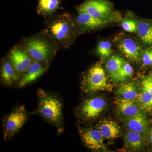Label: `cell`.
Listing matches in <instances>:
<instances>
[{
  "label": "cell",
  "mask_w": 152,
  "mask_h": 152,
  "mask_svg": "<svg viewBox=\"0 0 152 152\" xmlns=\"http://www.w3.org/2000/svg\"><path fill=\"white\" fill-rule=\"evenodd\" d=\"M48 18L44 32L59 49H69L79 31L75 20L68 13L52 15Z\"/></svg>",
  "instance_id": "obj_1"
},
{
  "label": "cell",
  "mask_w": 152,
  "mask_h": 152,
  "mask_svg": "<svg viewBox=\"0 0 152 152\" xmlns=\"http://www.w3.org/2000/svg\"><path fill=\"white\" fill-rule=\"evenodd\" d=\"M21 45L33 60L48 64L59 49L44 31L24 39Z\"/></svg>",
  "instance_id": "obj_2"
},
{
  "label": "cell",
  "mask_w": 152,
  "mask_h": 152,
  "mask_svg": "<svg viewBox=\"0 0 152 152\" xmlns=\"http://www.w3.org/2000/svg\"><path fill=\"white\" fill-rule=\"evenodd\" d=\"M38 111L49 122L60 126L62 121V104L56 96L39 89L38 92Z\"/></svg>",
  "instance_id": "obj_3"
},
{
  "label": "cell",
  "mask_w": 152,
  "mask_h": 152,
  "mask_svg": "<svg viewBox=\"0 0 152 152\" xmlns=\"http://www.w3.org/2000/svg\"><path fill=\"white\" fill-rule=\"evenodd\" d=\"M78 12L86 13L97 18L116 21L118 17L113 11V6L107 0H89L80 5L77 8Z\"/></svg>",
  "instance_id": "obj_4"
},
{
  "label": "cell",
  "mask_w": 152,
  "mask_h": 152,
  "mask_svg": "<svg viewBox=\"0 0 152 152\" xmlns=\"http://www.w3.org/2000/svg\"><path fill=\"white\" fill-rule=\"evenodd\" d=\"M82 89L86 93L104 91L109 88L107 77L102 65L99 63L92 67L84 77Z\"/></svg>",
  "instance_id": "obj_5"
},
{
  "label": "cell",
  "mask_w": 152,
  "mask_h": 152,
  "mask_svg": "<svg viewBox=\"0 0 152 152\" xmlns=\"http://www.w3.org/2000/svg\"><path fill=\"white\" fill-rule=\"evenodd\" d=\"M28 113L24 105L18 106L3 120V137L5 140L12 138L26 121Z\"/></svg>",
  "instance_id": "obj_6"
},
{
  "label": "cell",
  "mask_w": 152,
  "mask_h": 152,
  "mask_svg": "<svg viewBox=\"0 0 152 152\" xmlns=\"http://www.w3.org/2000/svg\"><path fill=\"white\" fill-rule=\"evenodd\" d=\"M8 59L21 76L27 69L33 61L21 45L15 46L11 50Z\"/></svg>",
  "instance_id": "obj_7"
},
{
  "label": "cell",
  "mask_w": 152,
  "mask_h": 152,
  "mask_svg": "<svg viewBox=\"0 0 152 152\" xmlns=\"http://www.w3.org/2000/svg\"><path fill=\"white\" fill-rule=\"evenodd\" d=\"M107 103L103 98L96 97L83 102L79 112L83 119L89 121L97 118L105 108Z\"/></svg>",
  "instance_id": "obj_8"
},
{
  "label": "cell",
  "mask_w": 152,
  "mask_h": 152,
  "mask_svg": "<svg viewBox=\"0 0 152 152\" xmlns=\"http://www.w3.org/2000/svg\"><path fill=\"white\" fill-rule=\"evenodd\" d=\"M49 66L48 63L33 60L27 69L21 76L19 88H23L36 81L46 72Z\"/></svg>",
  "instance_id": "obj_9"
},
{
  "label": "cell",
  "mask_w": 152,
  "mask_h": 152,
  "mask_svg": "<svg viewBox=\"0 0 152 152\" xmlns=\"http://www.w3.org/2000/svg\"><path fill=\"white\" fill-rule=\"evenodd\" d=\"M116 42L118 49L127 58L133 61L140 60L142 55L140 47L134 40L123 37L118 38Z\"/></svg>",
  "instance_id": "obj_10"
},
{
  "label": "cell",
  "mask_w": 152,
  "mask_h": 152,
  "mask_svg": "<svg viewBox=\"0 0 152 152\" xmlns=\"http://www.w3.org/2000/svg\"><path fill=\"white\" fill-rule=\"evenodd\" d=\"M75 22L79 31L81 32L94 31L111 22L108 20L95 18L89 14L83 12H78Z\"/></svg>",
  "instance_id": "obj_11"
},
{
  "label": "cell",
  "mask_w": 152,
  "mask_h": 152,
  "mask_svg": "<svg viewBox=\"0 0 152 152\" xmlns=\"http://www.w3.org/2000/svg\"><path fill=\"white\" fill-rule=\"evenodd\" d=\"M82 141L91 150L104 149V137L99 129H86L80 130Z\"/></svg>",
  "instance_id": "obj_12"
},
{
  "label": "cell",
  "mask_w": 152,
  "mask_h": 152,
  "mask_svg": "<svg viewBox=\"0 0 152 152\" xmlns=\"http://www.w3.org/2000/svg\"><path fill=\"white\" fill-rule=\"evenodd\" d=\"M125 124L129 130L140 133L143 136L148 134V121L144 112L126 118Z\"/></svg>",
  "instance_id": "obj_13"
},
{
  "label": "cell",
  "mask_w": 152,
  "mask_h": 152,
  "mask_svg": "<svg viewBox=\"0 0 152 152\" xmlns=\"http://www.w3.org/2000/svg\"><path fill=\"white\" fill-rule=\"evenodd\" d=\"M21 75L12 65L8 59H3L1 63V81L3 85L11 86L15 83H19Z\"/></svg>",
  "instance_id": "obj_14"
},
{
  "label": "cell",
  "mask_w": 152,
  "mask_h": 152,
  "mask_svg": "<svg viewBox=\"0 0 152 152\" xmlns=\"http://www.w3.org/2000/svg\"><path fill=\"white\" fill-rule=\"evenodd\" d=\"M115 104L118 111L126 118L143 112L140 108L136 101L125 99L121 98L115 101Z\"/></svg>",
  "instance_id": "obj_15"
},
{
  "label": "cell",
  "mask_w": 152,
  "mask_h": 152,
  "mask_svg": "<svg viewBox=\"0 0 152 152\" xmlns=\"http://www.w3.org/2000/svg\"><path fill=\"white\" fill-rule=\"evenodd\" d=\"M124 142L128 148L132 151H140L145 147L143 136L134 131L130 130L126 133Z\"/></svg>",
  "instance_id": "obj_16"
},
{
  "label": "cell",
  "mask_w": 152,
  "mask_h": 152,
  "mask_svg": "<svg viewBox=\"0 0 152 152\" xmlns=\"http://www.w3.org/2000/svg\"><path fill=\"white\" fill-rule=\"evenodd\" d=\"M62 0H39L38 14L45 18L53 15L59 7Z\"/></svg>",
  "instance_id": "obj_17"
},
{
  "label": "cell",
  "mask_w": 152,
  "mask_h": 152,
  "mask_svg": "<svg viewBox=\"0 0 152 152\" xmlns=\"http://www.w3.org/2000/svg\"><path fill=\"white\" fill-rule=\"evenodd\" d=\"M99 129L100 130L104 138L114 139L119 134L121 128L115 122L112 120H104L99 125Z\"/></svg>",
  "instance_id": "obj_18"
},
{
  "label": "cell",
  "mask_w": 152,
  "mask_h": 152,
  "mask_svg": "<svg viewBox=\"0 0 152 152\" xmlns=\"http://www.w3.org/2000/svg\"><path fill=\"white\" fill-rule=\"evenodd\" d=\"M139 92L137 86L133 82L120 85L117 91V94L121 98L130 100L136 101Z\"/></svg>",
  "instance_id": "obj_19"
},
{
  "label": "cell",
  "mask_w": 152,
  "mask_h": 152,
  "mask_svg": "<svg viewBox=\"0 0 152 152\" xmlns=\"http://www.w3.org/2000/svg\"><path fill=\"white\" fill-rule=\"evenodd\" d=\"M137 32L142 42L145 45H152V23L146 21L138 23Z\"/></svg>",
  "instance_id": "obj_20"
},
{
  "label": "cell",
  "mask_w": 152,
  "mask_h": 152,
  "mask_svg": "<svg viewBox=\"0 0 152 152\" xmlns=\"http://www.w3.org/2000/svg\"><path fill=\"white\" fill-rule=\"evenodd\" d=\"M124 62L123 58L118 56H112L108 61L106 67L114 80L116 81L118 73Z\"/></svg>",
  "instance_id": "obj_21"
},
{
  "label": "cell",
  "mask_w": 152,
  "mask_h": 152,
  "mask_svg": "<svg viewBox=\"0 0 152 152\" xmlns=\"http://www.w3.org/2000/svg\"><path fill=\"white\" fill-rule=\"evenodd\" d=\"M136 101L143 111L152 113V94L142 91L139 92Z\"/></svg>",
  "instance_id": "obj_22"
},
{
  "label": "cell",
  "mask_w": 152,
  "mask_h": 152,
  "mask_svg": "<svg viewBox=\"0 0 152 152\" xmlns=\"http://www.w3.org/2000/svg\"><path fill=\"white\" fill-rule=\"evenodd\" d=\"M133 72L134 71L131 65L127 62L125 61L118 73L115 81H125L128 79L132 77Z\"/></svg>",
  "instance_id": "obj_23"
},
{
  "label": "cell",
  "mask_w": 152,
  "mask_h": 152,
  "mask_svg": "<svg viewBox=\"0 0 152 152\" xmlns=\"http://www.w3.org/2000/svg\"><path fill=\"white\" fill-rule=\"evenodd\" d=\"M96 53L104 59L110 56L112 53L111 44L108 41H101L97 47Z\"/></svg>",
  "instance_id": "obj_24"
},
{
  "label": "cell",
  "mask_w": 152,
  "mask_h": 152,
  "mask_svg": "<svg viewBox=\"0 0 152 152\" xmlns=\"http://www.w3.org/2000/svg\"><path fill=\"white\" fill-rule=\"evenodd\" d=\"M122 27L126 31L135 33L137 31L138 23L132 19H124L121 23Z\"/></svg>",
  "instance_id": "obj_25"
},
{
  "label": "cell",
  "mask_w": 152,
  "mask_h": 152,
  "mask_svg": "<svg viewBox=\"0 0 152 152\" xmlns=\"http://www.w3.org/2000/svg\"><path fill=\"white\" fill-rule=\"evenodd\" d=\"M141 56L144 65L152 66V48L144 50L142 52Z\"/></svg>",
  "instance_id": "obj_26"
},
{
  "label": "cell",
  "mask_w": 152,
  "mask_h": 152,
  "mask_svg": "<svg viewBox=\"0 0 152 152\" xmlns=\"http://www.w3.org/2000/svg\"><path fill=\"white\" fill-rule=\"evenodd\" d=\"M141 86L142 91L152 95V81L148 77L145 78L142 80Z\"/></svg>",
  "instance_id": "obj_27"
},
{
  "label": "cell",
  "mask_w": 152,
  "mask_h": 152,
  "mask_svg": "<svg viewBox=\"0 0 152 152\" xmlns=\"http://www.w3.org/2000/svg\"><path fill=\"white\" fill-rule=\"evenodd\" d=\"M148 134L149 139L150 142L152 145V127L149 129Z\"/></svg>",
  "instance_id": "obj_28"
},
{
  "label": "cell",
  "mask_w": 152,
  "mask_h": 152,
  "mask_svg": "<svg viewBox=\"0 0 152 152\" xmlns=\"http://www.w3.org/2000/svg\"><path fill=\"white\" fill-rule=\"evenodd\" d=\"M148 77L152 81V73L151 74V75Z\"/></svg>",
  "instance_id": "obj_29"
}]
</instances>
